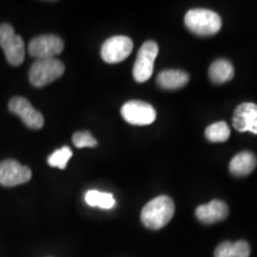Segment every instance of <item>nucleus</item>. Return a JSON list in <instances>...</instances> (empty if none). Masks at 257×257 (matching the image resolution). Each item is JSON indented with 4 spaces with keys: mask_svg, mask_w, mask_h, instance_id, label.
Segmentation results:
<instances>
[{
    "mask_svg": "<svg viewBox=\"0 0 257 257\" xmlns=\"http://www.w3.org/2000/svg\"><path fill=\"white\" fill-rule=\"evenodd\" d=\"M174 212L175 205L173 199L167 195H160L143 207L141 219L148 229L160 230L172 220Z\"/></svg>",
    "mask_w": 257,
    "mask_h": 257,
    "instance_id": "nucleus-1",
    "label": "nucleus"
},
{
    "mask_svg": "<svg viewBox=\"0 0 257 257\" xmlns=\"http://www.w3.org/2000/svg\"><path fill=\"white\" fill-rule=\"evenodd\" d=\"M185 25L198 36H212L221 29V19L211 10L193 9L185 16Z\"/></svg>",
    "mask_w": 257,
    "mask_h": 257,
    "instance_id": "nucleus-2",
    "label": "nucleus"
},
{
    "mask_svg": "<svg viewBox=\"0 0 257 257\" xmlns=\"http://www.w3.org/2000/svg\"><path fill=\"white\" fill-rule=\"evenodd\" d=\"M64 73V64L57 59L37 60L31 66L29 80L35 87H44L55 81Z\"/></svg>",
    "mask_w": 257,
    "mask_h": 257,
    "instance_id": "nucleus-3",
    "label": "nucleus"
},
{
    "mask_svg": "<svg viewBox=\"0 0 257 257\" xmlns=\"http://www.w3.org/2000/svg\"><path fill=\"white\" fill-rule=\"evenodd\" d=\"M0 47L11 66H21L25 59V44L10 24H0Z\"/></svg>",
    "mask_w": 257,
    "mask_h": 257,
    "instance_id": "nucleus-4",
    "label": "nucleus"
},
{
    "mask_svg": "<svg viewBox=\"0 0 257 257\" xmlns=\"http://www.w3.org/2000/svg\"><path fill=\"white\" fill-rule=\"evenodd\" d=\"M157 54H159V46L154 41L143 43V46L138 50L133 70L134 79L137 82H146L152 78Z\"/></svg>",
    "mask_w": 257,
    "mask_h": 257,
    "instance_id": "nucleus-5",
    "label": "nucleus"
},
{
    "mask_svg": "<svg viewBox=\"0 0 257 257\" xmlns=\"http://www.w3.org/2000/svg\"><path fill=\"white\" fill-rule=\"evenodd\" d=\"M64 49V43L56 35H41L29 43V54L37 60L55 59Z\"/></svg>",
    "mask_w": 257,
    "mask_h": 257,
    "instance_id": "nucleus-6",
    "label": "nucleus"
},
{
    "mask_svg": "<svg viewBox=\"0 0 257 257\" xmlns=\"http://www.w3.org/2000/svg\"><path fill=\"white\" fill-rule=\"evenodd\" d=\"M31 169L21 165L18 161L9 159L0 162V185L4 187L27 184L31 180Z\"/></svg>",
    "mask_w": 257,
    "mask_h": 257,
    "instance_id": "nucleus-7",
    "label": "nucleus"
},
{
    "mask_svg": "<svg viewBox=\"0 0 257 257\" xmlns=\"http://www.w3.org/2000/svg\"><path fill=\"white\" fill-rule=\"evenodd\" d=\"M124 120L133 125H149L156 119V111L152 105L141 100H130L121 107Z\"/></svg>",
    "mask_w": 257,
    "mask_h": 257,
    "instance_id": "nucleus-8",
    "label": "nucleus"
},
{
    "mask_svg": "<svg viewBox=\"0 0 257 257\" xmlns=\"http://www.w3.org/2000/svg\"><path fill=\"white\" fill-rule=\"evenodd\" d=\"M134 49L131 38L126 36H113L104 42L101 47V59L106 63H119L130 56Z\"/></svg>",
    "mask_w": 257,
    "mask_h": 257,
    "instance_id": "nucleus-9",
    "label": "nucleus"
},
{
    "mask_svg": "<svg viewBox=\"0 0 257 257\" xmlns=\"http://www.w3.org/2000/svg\"><path fill=\"white\" fill-rule=\"evenodd\" d=\"M9 110L12 113L17 114L28 127L34 128V130H40V128L43 127V115L25 98H22V96L12 98L9 102Z\"/></svg>",
    "mask_w": 257,
    "mask_h": 257,
    "instance_id": "nucleus-10",
    "label": "nucleus"
},
{
    "mask_svg": "<svg viewBox=\"0 0 257 257\" xmlns=\"http://www.w3.org/2000/svg\"><path fill=\"white\" fill-rule=\"evenodd\" d=\"M232 125L239 133L257 135V105L253 102H243L234 110Z\"/></svg>",
    "mask_w": 257,
    "mask_h": 257,
    "instance_id": "nucleus-11",
    "label": "nucleus"
},
{
    "mask_svg": "<svg viewBox=\"0 0 257 257\" xmlns=\"http://www.w3.org/2000/svg\"><path fill=\"white\" fill-rule=\"evenodd\" d=\"M195 216L201 223L214 224L229 216V207L221 200H212L206 205H200L195 210Z\"/></svg>",
    "mask_w": 257,
    "mask_h": 257,
    "instance_id": "nucleus-12",
    "label": "nucleus"
},
{
    "mask_svg": "<svg viewBox=\"0 0 257 257\" xmlns=\"http://www.w3.org/2000/svg\"><path fill=\"white\" fill-rule=\"evenodd\" d=\"M157 85L163 89H179L189 81V75L184 70L167 69L159 74L156 79Z\"/></svg>",
    "mask_w": 257,
    "mask_h": 257,
    "instance_id": "nucleus-13",
    "label": "nucleus"
},
{
    "mask_svg": "<svg viewBox=\"0 0 257 257\" xmlns=\"http://www.w3.org/2000/svg\"><path fill=\"white\" fill-rule=\"evenodd\" d=\"M257 160L256 156L250 152H242L237 154L231 160L229 169L236 176H246L253 172L256 168Z\"/></svg>",
    "mask_w": 257,
    "mask_h": 257,
    "instance_id": "nucleus-14",
    "label": "nucleus"
},
{
    "mask_svg": "<svg viewBox=\"0 0 257 257\" xmlns=\"http://www.w3.org/2000/svg\"><path fill=\"white\" fill-rule=\"evenodd\" d=\"M208 75L212 82L224 83L233 79L234 69L232 63L227 60H216L210 66Z\"/></svg>",
    "mask_w": 257,
    "mask_h": 257,
    "instance_id": "nucleus-15",
    "label": "nucleus"
},
{
    "mask_svg": "<svg viewBox=\"0 0 257 257\" xmlns=\"http://www.w3.org/2000/svg\"><path fill=\"white\" fill-rule=\"evenodd\" d=\"M250 246L245 240L223 242L214 250V257H249Z\"/></svg>",
    "mask_w": 257,
    "mask_h": 257,
    "instance_id": "nucleus-16",
    "label": "nucleus"
},
{
    "mask_svg": "<svg viewBox=\"0 0 257 257\" xmlns=\"http://www.w3.org/2000/svg\"><path fill=\"white\" fill-rule=\"evenodd\" d=\"M85 200L89 206L100 207L104 210H110L115 205V200L111 193H102L95 189H91L86 193Z\"/></svg>",
    "mask_w": 257,
    "mask_h": 257,
    "instance_id": "nucleus-17",
    "label": "nucleus"
},
{
    "mask_svg": "<svg viewBox=\"0 0 257 257\" xmlns=\"http://www.w3.org/2000/svg\"><path fill=\"white\" fill-rule=\"evenodd\" d=\"M205 136L210 142L213 143L226 142L230 137V127L225 121H217L207 126Z\"/></svg>",
    "mask_w": 257,
    "mask_h": 257,
    "instance_id": "nucleus-18",
    "label": "nucleus"
},
{
    "mask_svg": "<svg viewBox=\"0 0 257 257\" xmlns=\"http://www.w3.org/2000/svg\"><path fill=\"white\" fill-rule=\"evenodd\" d=\"M72 156H73V152L70 150V148L62 147L61 149L56 150V152L51 154L49 159H48V163H49V166L55 167V168L64 169Z\"/></svg>",
    "mask_w": 257,
    "mask_h": 257,
    "instance_id": "nucleus-19",
    "label": "nucleus"
},
{
    "mask_svg": "<svg viewBox=\"0 0 257 257\" xmlns=\"http://www.w3.org/2000/svg\"><path fill=\"white\" fill-rule=\"evenodd\" d=\"M73 144L76 148H92L95 147L98 142L89 131H79L73 135Z\"/></svg>",
    "mask_w": 257,
    "mask_h": 257,
    "instance_id": "nucleus-20",
    "label": "nucleus"
}]
</instances>
